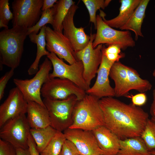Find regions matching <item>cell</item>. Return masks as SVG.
<instances>
[{
  "mask_svg": "<svg viewBox=\"0 0 155 155\" xmlns=\"http://www.w3.org/2000/svg\"><path fill=\"white\" fill-rule=\"evenodd\" d=\"M66 139L63 132L57 131L49 144L40 153V155H59Z\"/></svg>",
  "mask_w": 155,
  "mask_h": 155,
  "instance_id": "83f0119b",
  "label": "cell"
},
{
  "mask_svg": "<svg viewBox=\"0 0 155 155\" xmlns=\"http://www.w3.org/2000/svg\"><path fill=\"white\" fill-rule=\"evenodd\" d=\"M63 132L66 139L74 144L80 155H103L92 131L68 128Z\"/></svg>",
  "mask_w": 155,
  "mask_h": 155,
  "instance_id": "4fadbf2b",
  "label": "cell"
},
{
  "mask_svg": "<svg viewBox=\"0 0 155 155\" xmlns=\"http://www.w3.org/2000/svg\"><path fill=\"white\" fill-rule=\"evenodd\" d=\"M78 100L75 95L60 100L44 98L43 102L49 112L50 125L56 130L63 132L73 122V113Z\"/></svg>",
  "mask_w": 155,
  "mask_h": 155,
  "instance_id": "277c9868",
  "label": "cell"
},
{
  "mask_svg": "<svg viewBox=\"0 0 155 155\" xmlns=\"http://www.w3.org/2000/svg\"><path fill=\"white\" fill-rule=\"evenodd\" d=\"M151 154L155 153V122L148 119L140 136Z\"/></svg>",
  "mask_w": 155,
  "mask_h": 155,
  "instance_id": "4316f807",
  "label": "cell"
},
{
  "mask_svg": "<svg viewBox=\"0 0 155 155\" xmlns=\"http://www.w3.org/2000/svg\"><path fill=\"white\" fill-rule=\"evenodd\" d=\"M14 69H11L6 72L1 77L0 79V100L4 96L5 89L6 85L9 80L11 78L14 74Z\"/></svg>",
  "mask_w": 155,
  "mask_h": 155,
  "instance_id": "e575fe53",
  "label": "cell"
},
{
  "mask_svg": "<svg viewBox=\"0 0 155 155\" xmlns=\"http://www.w3.org/2000/svg\"><path fill=\"white\" fill-rule=\"evenodd\" d=\"M152 75L154 77H155V69L154 70L153 72Z\"/></svg>",
  "mask_w": 155,
  "mask_h": 155,
  "instance_id": "b9f144b4",
  "label": "cell"
},
{
  "mask_svg": "<svg viewBox=\"0 0 155 155\" xmlns=\"http://www.w3.org/2000/svg\"><path fill=\"white\" fill-rule=\"evenodd\" d=\"M90 41L84 49L76 52L78 60L82 61L84 67L83 77L89 87L92 80L95 77L101 63L103 44L98 45L94 48L93 41L95 34H91Z\"/></svg>",
  "mask_w": 155,
  "mask_h": 155,
  "instance_id": "8fae6325",
  "label": "cell"
},
{
  "mask_svg": "<svg viewBox=\"0 0 155 155\" xmlns=\"http://www.w3.org/2000/svg\"><path fill=\"white\" fill-rule=\"evenodd\" d=\"M117 155H152L140 136L120 140Z\"/></svg>",
  "mask_w": 155,
  "mask_h": 155,
  "instance_id": "7402d4cb",
  "label": "cell"
},
{
  "mask_svg": "<svg viewBox=\"0 0 155 155\" xmlns=\"http://www.w3.org/2000/svg\"><path fill=\"white\" fill-rule=\"evenodd\" d=\"M57 1V0H43L42 11L53 7Z\"/></svg>",
  "mask_w": 155,
  "mask_h": 155,
  "instance_id": "74e56055",
  "label": "cell"
},
{
  "mask_svg": "<svg viewBox=\"0 0 155 155\" xmlns=\"http://www.w3.org/2000/svg\"><path fill=\"white\" fill-rule=\"evenodd\" d=\"M127 88L129 92L134 90L140 93H144L150 90L152 85L147 80L142 79L137 71L134 69L127 66Z\"/></svg>",
  "mask_w": 155,
  "mask_h": 155,
  "instance_id": "484cf974",
  "label": "cell"
},
{
  "mask_svg": "<svg viewBox=\"0 0 155 155\" xmlns=\"http://www.w3.org/2000/svg\"><path fill=\"white\" fill-rule=\"evenodd\" d=\"M121 49L118 45L112 44L106 47L103 44L102 52L110 61L115 63L119 61V60L125 56V54L121 52Z\"/></svg>",
  "mask_w": 155,
  "mask_h": 155,
  "instance_id": "4dcf8cb0",
  "label": "cell"
},
{
  "mask_svg": "<svg viewBox=\"0 0 155 155\" xmlns=\"http://www.w3.org/2000/svg\"><path fill=\"white\" fill-rule=\"evenodd\" d=\"M141 0H120L121 5L118 15L111 19L107 20L105 14L100 10V14L105 23L112 28L120 29L128 21L139 5Z\"/></svg>",
  "mask_w": 155,
  "mask_h": 155,
  "instance_id": "ac0fdd59",
  "label": "cell"
},
{
  "mask_svg": "<svg viewBox=\"0 0 155 155\" xmlns=\"http://www.w3.org/2000/svg\"><path fill=\"white\" fill-rule=\"evenodd\" d=\"M151 119L155 122V117H152Z\"/></svg>",
  "mask_w": 155,
  "mask_h": 155,
  "instance_id": "7bdbcfd3",
  "label": "cell"
},
{
  "mask_svg": "<svg viewBox=\"0 0 155 155\" xmlns=\"http://www.w3.org/2000/svg\"><path fill=\"white\" fill-rule=\"evenodd\" d=\"M43 0H14L12 3L13 27L27 28L34 26L39 20Z\"/></svg>",
  "mask_w": 155,
  "mask_h": 155,
  "instance_id": "52a82bcc",
  "label": "cell"
},
{
  "mask_svg": "<svg viewBox=\"0 0 155 155\" xmlns=\"http://www.w3.org/2000/svg\"><path fill=\"white\" fill-rule=\"evenodd\" d=\"M0 155H16V149L9 143L0 139Z\"/></svg>",
  "mask_w": 155,
  "mask_h": 155,
  "instance_id": "836d02e7",
  "label": "cell"
},
{
  "mask_svg": "<svg viewBox=\"0 0 155 155\" xmlns=\"http://www.w3.org/2000/svg\"><path fill=\"white\" fill-rule=\"evenodd\" d=\"M52 67L51 61L46 58L32 78L25 80L13 79V83L27 102H35L45 107L41 97V90L43 84L50 79V72Z\"/></svg>",
  "mask_w": 155,
  "mask_h": 155,
  "instance_id": "5b68a950",
  "label": "cell"
},
{
  "mask_svg": "<svg viewBox=\"0 0 155 155\" xmlns=\"http://www.w3.org/2000/svg\"><path fill=\"white\" fill-rule=\"evenodd\" d=\"M27 119L31 128L40 129L51 125L49 112L46 107L34 102H28Z\"/></svg>",
  "mask_w": 155,
  "mask_h": 155,
  "instance_id": "d6986e66",
  "label": "cell"
},
{
  "mask_svg": "<svg viewBox=\"0 0 155 155\" xmlns=\"http://www.w3.org/2000/svg\"><path fill=\"white\" fill-rule=\"evenodd\" d=\"M104 126L120 140L140 136L149 119L148 114L139 106L126 104L113 97L99 100Z\"/></svg>",
  "mask_w": 155,
  "mask_h": 155,
  "instance_id": "6da1fadb",
  "label": "cell"
},
{
  "mask_svg": "<svg viewBox=\"0 0 155 155\" xmlns=\"http://www.w3.org/2000/svg\"><path fill=\"white\" fill-rule=\"evenodd\" d=\"M126 97L131 98L133 105L139 107L145 104L147 100V96L144 93H140L135 95L129 94Z\"/></svg>",
  "mask_w": 155,
  "mask_h": 155,
  "instance_id": "d590c367",
  "label": "cell"
},
{
  "mask_svg": "<svg viewBox=\"0 0 155 155\" xmlns=\"http://www.w3.org/2000/svg\"></svg>",
  "mask_w": 155,
  "mask_h": 155,
  "instance_id": "bcb514c9",
  "label": "cell"
},
{
  "mask_svg": "<svg viewBox=\"0 0 155 155\" xmlns=\"http://www.w3.org/2000/svg\"><path fill=\"white\" fill-rule=\"evenodd\" d=\"M45 34L46 49L49 52L54 53L69 64L78 61L75 52L63 32L46 26Z\"/></svg>",
  "mask_w": 155,
  "mask_h": 155,
  "instance_id": "7c38bea8",
  "label": "cell"
},
{
  "mask_svg": "<svg viewBox=\"0 0 155 155\" xmlns=\"http://www.w3.org/2000/svg\"><path fill=\"white\" fill-rule=\"evenodd\" d=\"M72 0H57L53 7L54 9L53 29L63 32L62 24L71 7L75 4Z\"/></svg>",
  "mask_w": 155,
  "mask_h": 155,
  "instance_id": "cb8c5ba5",
  "label": "cell"
},
{
  "mask_svg": "<svg viewBox=\"0 0 155 155\" xmlns=\"http://www.w3.org/2000/svg\"><path fill=\"white\" fill-rule=\"evenodd\" d=\"M152 155H155V153H152Z\"/></svg>",
  "mask_w": 155,
  "mask_h": 155,
  "instance_id": "ee69618b",
  "label": "cell"
},
{
  "mask_svg": "<svg viewBox=\"0 0 155 155\" xmlns=\"http://www.w3.org/2000/svg\"><path fill=\"white\" fill-rule=\"evenodd\" d=\"M16 155H31L29 149L16 148Z\"/></svg>",
  "mask_w": 155,
  "mask_h": 155,
  "instance_id": "ab89813d",
  "label": "cell"
},
{
  "mask_svg": "<svg viewBox=\"0 0 155 155\" xmlns=\"http://www.w3.org/2000/svg\"><path fill=\"white\" fill-rule=\"evenodd\" d=\"M78 8V6L75 4L72 5L62 24L63 34L75 53L85 48L90 39V35L86 34L84 28H77L74 25L73 17Z\"/></svg>",
  "mask_w": 155,
  "mask_h": 155,
  "instance_id": "5bb4252c",
  "label": "cell"
},
{
  "mask_svg": "<svg viewBox=\"0 0 155 155\" xmlns=\"http://www.w3.org/2000/svg\"><path fill=\"white\" fill-rule=\"evenodd\" d=\"M54 9L53 7L42 11L40 18L36 24L32 27L28 29V36L31 33L38 34L40 30L46 24L53 25Z\"/></svg>",
  "mask_w": 155,
  "mask_h": 155,
  "instance_id": "f546056e",
  "label": "cell"
},
{
  "mask_svg": "<svg viewBox=\"0 0 155 155\" xmlns=\"http://www.w3.org/2000/svg\"><path fill=\"white\" fill-rule=\"evenodd\" d=\"M57 131L51 125L43 128H30V134L40 153L49 144Z\"/></svg>",
  "mask_w": 155,
  "mask_h": 155,
  "instance_id": "d4e9b609",
  "label": "cell"
},
{
  "mask_svg": "<svg viewBox=\"0 0 155 155\" xmlns=\"http://www.w3.org/2000/svg\"><path fill=\"white\" fill-rule=\"evenodd\" d=\"M150 1L149 0H141L133 13L127 22L121 28V30H131L135 34V40L139 36L143 37L141 27L145 16V11Z\"/></svg>",
  "mask_w": 155,
  "mask_h": 155,
  "instance_id": "44dd1931",
  "label": "cell"
},
{
  "mask_svg": "<svg viewBox=\"0 0 155 155\" xmlns=\"http://www.w3.org/2000/svg\"><path fill=\"white\" fill-rule=\"evenodd\" d=\"M0 128V139L16 148H29L28 138L30 127L25 114L8 121Z\"/></svg>",
  "mask_w": 155,
  "mask_h": 155,
  "instance_id": "ba28073f",
  "label": "cell"
},
{
  "mask_svg": "<svg viewBox=\"0 0 155 155\" xmlns=\"http://www.w3.org/2000/svg\"><path fill=\"white\" fill-rule=\"evenodd\" d=\"M59 155H80V154L74 144L66 139Z\"/></svg>",
  "mask_w": 155,
  "mask_h": 155,
  "instance_id": "d6a6232c",
  "label": "cell"
},
{
  "mask_svg": "<svg viewBox=\"0 0 155 155\" xmlns=\"http://www.w3.org/2000/svg\"><path fill=\"white\" fill-rule=\"evenodd\" d=\"M127 66L119 61L115 62L111 67L109 76L113 80L115 96L126 97L129 94L127 84Z\"/></svg>",
  "mask_w": 155,
  "mask_h": 155,
  "instance_id": "ffe728a7",
  "label": "cell"
},
{
  "mask_svg": "<svg viewBox=\"0 0 155 155\" xmlns=\"http://www.w3.org/2000/svg\"><path fill=\"white\" fill-rule=\"evenodd\" d=\"M41 93L44 98L53 100H64L74 95L80 100L86 94L85 90L71 81L59 78L50 79L44 83Z\"/></svg>",
  "mask_w": 155,
  "mask_h": 155,
  "instance_id": "30bf717a",
  "label": "cell"
},
{
  "mask_svg": "<svg viewBox=\"0 0 155 155\" xmlns=\"http://www.w3.org/2000/svg\"><path fill=\"white\" fill-rule=\"evenodd\" d=\"M96 17L97 32L92 43L94 48L103 44L108 46L117 45L123 50L135 46V41L129 31L115 29L105 23L100 14L97 15Z\"/></svg>",
  "mask_w": 155,
  "mask_h": 155,
  "instance_id": "8992f818",
  "label": "cell"
},
{
  "mask_svg": "<svg viewBox=\"0 0 155 155\" xmlns=\"http://www.w3.org/2000/svg\"><path fill=\"white\" fill-rule=\"evenodd\" d=\"M92 131L103 155H117L120 147V139L104 125L99 127Z\"/></svg>",
  "mask_w": 155,
  "mask_h": 155,
  "instance_id": "e0dca14e",
  "label": "cell"
},
{
  "mask_svg": "<svg viewBox=\"0 0 155 155\" xmlns=\"http://www.w3.org/2000/svg\"></svg>",
  "mask_w": 155,
  "mask_h": 155,
  "instance_id": "f6af8a7d",
  "label": "cell"
},
{
  "mask_svg": "<svg viewBox=\"0 0 155 155\" xmlns=\"http://www.w3.org/2000/svg\"><path fill=\"white\" fill-rule=\"evenodd\" d=\"M29 150L31 155H40L36 148V145L30 133L28 138Z\"/></svg>",
  "mask_w": 155,
  "mask_h": 155,
  "instance_id": "8d00e7d4",
  "label": "cell"
},
{
  "mask_svg": "<svg viewBox=\"0 0 155 155\" xmlns=\"http://www.w3.org/2000/svg\"><path fill=\"white\" fill-rule=\"evenodd\" d=\"M2 27H4L5 28H9L8 26L5 24L1 20H0V28H1Z\"/></svg>",
  "mask_w": 155,
  "mask_h": 155,
  "instance_id": "60d3db41",
  "label": "cell"
},
{
  "mask_svg": "<svg viewBox=\"0 0 155 155\" xmlns=\"http://www.w3.org/2000/svg\"><path fill=\"white\" fill-rule=\"evenodd\" d=\"M46 27V26H45L42 27L38 34L32 33L28 35L30 41L36 44L37 47L35 59L28 70V73L30 75L35 74L39 70V62L41 58L44 55L47 56L50 53L45 49L46 46L45 34Z\"/></svg>",
  "mask_w": 155,
  "mask_h": 155,
  "instance_id": "603a6c76",
  "label": "cell"
},
{
  "mask_svg": "<svg viewBox=\"0 0 155 155\" xmlns=\"http://www.w3.org/2000/svg\"><path fill=\"white\" fill-rule=\"evenodd\" d=\"M28 28L21 27L5 28L0 32V67L15 69L20 65Z\"/></svg>",
  "mask_w": 155,
  "mask_h": 155,
  "instance_id": "7a4b0ae2",
  "label": "cell"
},
{
  "mask_svg": "<svg viewBox=\"0 0 155 155\" xmlns=\"http://www.w3.org/2000/svg\"><path fill=\"white\" fill-rule=\"evenodd\" d=\"M89 15L90 22L94 24L95 29H96V11L100 8L104 9L109 5L110 0H82Z\"/></svg>",
  "mask_w": 155,
  "mask_h": 155,
  "instance_id": "f1b7e54d",
  "label": "cell"
},
{
  "mask_svg": "<svg viewBox=\"0 0 155 155\" xmlns=\"http://www.w3.org/2000/svg\"><path fill=\"white\" fill-rule=\"evenodd\" d=\"M46 56L51 61L53 68L49 74L50 79L59 78L69 80L85 91L90 88L84 78V67L81 61L78 60L68 65L53 53H50Z\"/></svg>",
  "mask_w": 155,
  "mask_h": 155,
  "instance_id": "9c48e42d",
  "label": "cell"
},
{
  "mask_svg": "<svg viewBox=\"0 0 155 155\" xmlns=\"http://www.w3.org/2000/svg\"><path fill=\"white\" fill-rule=\"evenodd\" d=\"M28 103L16 87L11 89L0 106V127L9 120L27 113Z\"/></svg>",
  "mask_w": 155,
  "mask_h": 155,
  "instance_id": "9a60e30c",
  "label": "cell"
},
{
  "mask_svg": "<svg viewBox=\"0 0 155 155\" xmlns=\"http://www.w3.org/2000/svg\"><path fill=\"white\" fill-rule=\"evenodd\" d=\"M102 53V61L97 73L96 81L94 85L86 91V94L99 99L115 96L114 88L111 86L109 79L110 70L115 63L109 61Z\"/></svg>",
  "mask_w": 155,
  "mask_h": 155,
  "instance_id": "2e32d148",
  "label": "cell"
},
{
  "mask_svg": "<svg viewBox=\"0 0 155 155\" xmlns=\"http://www.w3.org/2000/svg\"><path fill=\"white\" fill-rule=\"evenodd\" d=\"M153 100L150 108V113L152 117H155V89L153 91Z\"/></svg>",
  "mask_w": 155,
  "mask_h": 155,
  "instance_id": "f35d334b",
  "label": "cell"
},
{
  "mask_svg": "<svg viewBox=\"0 0 155 155\" xmlns=\"http://www.w3.org/2000/svg\"><path fill=\"white\" fill-rule=\"evenodd\" d=\"M13 18V14L10 9L9 0H0V20L7 26Z\"/></svg>",
  "mask_w": 155,
  "mask_h": 155,
  "instance_id": "1f68e13d",
  "label": "cell"
},
{
  "mask_svg": "<svg viewBox=\"0 0 155 155\" xmlns=\"http://www.w3.org/2000/svg\"><path fill=\"white\" fill-rule=\"evenodd\" d=\"M99 99L86 94L83 98L78 100L74 107L73 123L69 128L92 131L104 125Z\"/></svg>",
  "mask_w": 155,
  "mask_h": 155,
  "instance_id": "3957f363",
  "label": "cell"
}]
</instances>
